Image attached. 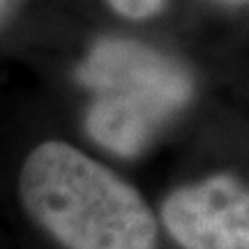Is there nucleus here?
I'll return each mask as SVG.
<instances>
[{"label":"nucleus","instance_id":"3","mask_svg":"<svg viewBox=\"0 0 249 249\" xmlns=\"http://www.w3.org/2000/svg\"><path fill=\"white\" fill-rule=\"evenodd\" d=\"M161 214L185 249H249V198L233 178L217 176L173 192Z\"/></svg>","mask_w":249,"mask_h":249},{"label":"nucleus","instance_id":"1","mask_svg":"<svg viewBox=\"0 0 249 249\" xmlns=\"http://www.w3.org/2000/svg\"><path fill=\"white\" fill-rule=\"evenodd\" d=\"M21 196L70 249H155L157 226L139 192L67 143L33 150L21 171Z\"/></svg>","mask_w":249,"mask_h":249},{"label":"nucleus","instance_id":"5","mask_svg":"<svg viewBox=\"0 0 249 249\" xmlns=\"http://www.w3.org/2000/svg\"><path fill=\"white\" fill-rule=\"evenodd\" d=\"M2 2H5V0H0V5H2Z\"/></svg>","mask_w":249,"mask_h":249},{"label":"nucleus","instance_id":"4","mask_svg":"<svg viewBox=\"0 0 249 249\" xmlns=\"http://www.w3.org/2000/svg\"><path fill=\"white\" fill-rule=\"evenodd\" d=\"M108 2H111L120 14L132 17V18L150 17V14H155V12L164 5V0H108Z\"/></svg>","mask_w":249,"mask_h":249},{"label":"nucleus","instance_id":"2","mask_svg":"<svg viewBox=\"0 0 249 249\" xmlns=\"http://www.w3.org/2000/svg\"><path fill=\"white\" fill-rule=\"evenodd\" d=\"M92 90L90 136L118 155H136L189 97L185 70L150 46L102 39L79 71Z\"/></svg>","mask_w":249,"mask_h":249}]
</instances>
